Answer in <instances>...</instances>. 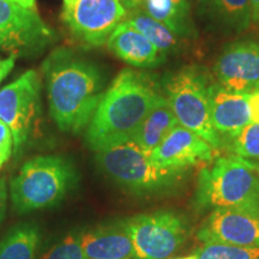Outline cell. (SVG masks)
Instances as JSON below:
<instances>
[{"label":"cell","instance_id":"32","mask_svg":"<svg viewBox=\"0 0 259 259\" xmlns=\"http://www.w3.org/2000/svg\"><path fill=\"white\" fill-rule=\"evenodd\" d=\"M74 2H76V0H64V8H66V6L72 5Z\"/></svg>","mask_w":259,"mask_h":259},{"label":"cell","instance_id":"8","mask_svg":"<svg viewBox=\"0 0 259 259\" xmlns=\"http://www.w3.org/2000/svg\"><path fill=\"white\" fill-rule=\"evenodd\" d=\"M40 79L29 70L0 89V120L11 130L15 150L25 143L37 115Z\"/></svg>","mask_w":259,"mask_h":259},{"label":"cell","instance_id":"10","mask_svg":"<svg viewBox=\"0 0 259 259\" xmlns=\"http://www.w3.org/2000/svg\"><path fill=\"white\" fill-rule=\"evenodd\" d=\"M63 17L74 37L90 46H102L125 21L126 10L121 0H76L64 8Z\"/></svg>","mask_w":259,"mask_h":259},{"label":"cell","instance_id":"33","mask_svg":"<svg viewBox=\"0 0 259 259\" xmlns=\"http://www.w3.org/2000/svg\"><path fill=\"white\" fill-rule=\"evenodd\" d=\"M253 162H254L255 167H257V169H258V171H259V162H255V161H253Z\"/></svg>","mask_w":259,"mask_h":259},{"label":"cell","instance_id":"27","mask_svg":"<svg viewBox=\"0 0 259 259\" xmlns=\"http://www.w3.org/2000/svg\"><path fill=\"white\" fill-rule=\"evenodd\" d=\"M17 56L15 54H11V57L6 58L4 60H0V82L5 78L6 76L10 73V71L14 69L15 60Z\"/></svg>","mask_w":259,"mask_h":259},{"label":"cell","instance_id":"23","mask_svg":"<svg viewBox=\"0 0 259 259\" xmlns=\"http://www.w3.org/2000/svg\"><path fill=\"white\" fill-rule=\"evenodd\" d=\"M233 155L259 162V124L250 122L228 144Z\"/></svg>","mask_w":259,"mask_h":259},{"label":"cell","instance_id":"3","mask_svg":"<svg viewBox=\"0 0 259 259\" xmlns=\"http://www.w3.org/2000/svg\"><path fill=\"white\" fill-rule=\"evenodd\" d=\"M196 202L199 209L240 208L259 212V171L254 162L236 155L218 157L200 170Z\"/></svg>","mask_w":259,"mask_h":259},{"label":"cell","instance_id":"22","mask_svg":"<svg viewBox=\"0 0 259 259\" xmlns=\"http://www.w3.org/2000/svg\"><path fill=\"white\" fill-rule=\"evenodd\" d=\"M199 259H259V245L233 246L225 244H203L197 251Z\"/></svg>","mask_w":259,"mask_h":259},{"label":"cell","instance_id":"14","mask_svg":"<svg viewBox=\"0 0 259 259\" xmlns=\"http://www.w3.org/2000/svg\"><path fill=\"white\" fill-rule=\"evenodd\" d=\"M208 96L212 126L222 147H228L232 139L251 122L248 94L233 92L220 83H210Z\"/></svg>","mask_w":259,"mask_h":259},{"label":"cell","instance_id":"28","mask_svg":"<svg viewBox=\"0 0 259 259\" xmlns=\"http://www.w3.org/2000/svg\"><path fill=\"white\" fill-rule=\"evenodd\" d=\"M6 200H8V189L4 180H0V223L5 216Z\"/></svg>","mask_w":259,"mask_h":259},{"label":"cell","instance_id":"4","mask_svg":"<svg viewBox=\"0 0 259 259\" xmlns=\"http://www.w3.org/2000/svg\"><path fill=\"white\" fill-rule=\"evenodd\" d=\"M74 183V170L65 158L37 156L25 162L11 181L10 196L16 211L30 212L56 205Z\"/></svg>","mask_w":259,"mask_h":259},{"label":"cell","instance_id":"31","mask_svg":"<svg viewBox=\"0 0 259 259\" xmlns=\"http://www.w3.org/2000/svg\"><path fill=\"white\" fill-rule=\"evenodd\" d=\"M176 259H199L198 258V254L193 253V254H189V255H185V257H180V258H176Z\"/></svg>","mask_w":259,"mask_h":259},{"label":"cell","instance_id":"26","mask_svg":"<svg viewBox=\"0 0 259 259\" xmlns=\"http://www.w3.org/2000/svg\"><path fill=\"white\" fill-rule=\"evenodd\" d=\"M248 108H250L251 122L259 124V88L248 93Z\"/></svg>","mask_w":259,"mask_h":259},{"label":"cell","instance_id":"6","mask_svg":"<svg viewBox=\"0 0 259 259\" xmlns=\"http://www.w3.org/2000/svg\"><path fill=\"white\" fill-rule=\"evenodd\" d=\"M96 162L118 185L134 192H154L173 186L184 171L167 169L151 160L150 153L127 142L96 153Z\"/></svg>","mask_w":259,"mask_h":259},{"label":"cell","instance_id":"2","mask_svg":"<svg viewBox=\"0 0 259 259\" xmlns=\"http://www.w3.org/2000/svg\"><path fill=\"white\" fill-rule=\"evenodd\" d=\"M50 112L61 131L78 134L89 125L103 96V74L92 61L58 50L44 64Z\"/></svg>","mask_w":259,"mask_h":259},{"label":"cell","instance_id":"15","mask_svg":"<svg viewBox=\"0 0 259 259\" xmlns=\"http://www.w3.org/2000/svg\"><path fill=\"white\" fill-rule=\"evenodd\" d=\"M106 44L108 50L119 59L141 69L156 67L166 59V56L157 50L153 42L126 21H122L113 30Z\"/></svg>","mask_w":259,"mask_h":259},{"label":"cell","instance_id":"13","mask_svg":"<svg viewBox=\"0 0 259 259\" xmlns=\"http://www.w3.org/2000/svg\"><path fill=\"white\" fill-rule=\"evenodd\" d=\"M211 145L184 126L178 125L164 141L150 153L158 166L173 170H186L189 167L208 163L213 160Z\"/></svg>","mask_w":259,"mask_h":259},{"label":"cell","instance_id":"1","mask_svg":"<svg viewBox=\"0 0 259 259\" xmlns=\"http://www.w3.org/2000/svg\"><path fill=\"white\" fill-rule=\"evenodd\" d=\"M160 96L158 84L150 74L122 70L103 94L89 122L88 147L97 153L131 142Z\"/></svg>","mask_w":259,"mask_h":259},{"label":"cell","instance_id":"5","mask_svg":"<svg viewBox=\"0 0 259 259\" xmlns=\"http://www.w3.org/2000/svg\"><path fill=\"white\" fill-rule=\"evenodd\" d=\"M167 101L180 126L202 137L215 151L222 148L212 126L208 96V79L197 66H185L163 79Z\"/></svg>","mask_w":259,"mask_h":259},{"label":"cell","instance_id":"29","mask_svg":"<svg viewBox=\"0 0 259 259\" xmlns=\"http://www.w3.org/2000/svg\"><path fill=\"white\" fill-rule=\"evenodd\" d=\"M248 2H250L252 14V23L259 27V0H248Z\"/></svg>","mask_w":259,"mask_h":259},{"label":"cell","instance_id":"30","mask_svg":"<svg viewBox=\"0 0 259 259\" xmlns=\"http://www.w3.org/2000/svg\"><path fill=\"white\" fill-rule=\"evenodd\" d=\"M21 6H23L25 9H35V3L36 0H14Z\"/></svg>","mask_w":259,"mask_h":259},{"label":"cell","instance_id":"25","mask_svg":"<svg viewBox=\"0 0 259 259\" xmlns=\"http://www.w3.org/2000/svg\"><path fill=\"white\" fill-rule=\"evenodd\" d=\"M14 147V137L11 130L0 120V168L5 164L12 153Z\"/></svg>","mask_w":259,"mask_h":259},{"label":"cell","instance_id":"18","mask_svg":"<svg viewBox=\"0 0 259 259\" xmlns=\"http://www.w3.org/2000/svg\"><path fill=\"white\" fill-rule=\"evenodd\" d=\"M179 125L173 109L164 96H160L142 122L132 142L147 153H151Z\"/></svg>","mask_w":259,"mask_h":259},{"label":"cell","instance_id":"21","mask_svg":"<svg viewBox=\"0 0 259 259\" xmlns=\"http://www.w3.org/2000/svg\"><path fill=\"white\" fill-rule=\"evenodd\" d=\"M212 11L218 17L236 32H241L252 23L248 0H209Z\"/></svg>","mask_w":259,"mask_h":259},{"label":"cell","instance_id":"7","mask_svg":"<svg viewBox=\"0 0 259 259\" xmlns=\"http://www.w3.org/2000/svg\"><path fill=\"white\" fill-rule=\"evenodd\" d=\"M137 259H169L187 236L184 219L173 211L142 213L125 221Z\"/></svg>","mask_w":259,"mask_h":259},{"label":"cell","instance_id":"16","mask_svg":"<svg viewBox=\"0 0 259 259\" xmlns=\"http://www.w3.org/2000/svg\"><path fill=\"white\" fill-rule=\"evenodd\" d=\"M85 259H134L135 247L125 221L106 225L82 234Z\"/></svg>","mask_w":259,"mask_h":259},{"label":"cell","instance_id":"12","mask_svg":"<svg viewBox=\"0 0 259 259\" xmlns=\"http://www.w3.org/2000/svg\"><path fill=\"white\" fill-rule=\"evenodd\" d=\"M218 83L238 93L259 88V40L232 42L220 54L213 66Z\"/></svg>","mask_w":259,"mask_h":259},{"label":"cell","instance_id":"20","mask_svg":"<svg viewBox=\"0 0 259 259\" xmlns=\"http://www.w3.org/2000/svg\"><path fill=\"white\" fill-rule=\"evenodd\" d=\"M38 242L36 226H16L0 241V259H35Z\"/></svg>","mask_w":259,"mask_h":259},{"label":"cell","instance_id":"9","mask_svg":"<svg viewBox=\"0 0 259 259\" xmlns=\"http://www.w3.org/2000/svg\"><path fill=\"white\" fill-rule=\"evenodd\" d=\"M53 38L51 29L35 9L14 0H0V50L22 54L41 51Z\"/></svg>","mask_w":259,"mask_h":259},{"label":"cell","instance_id":"11","mask_svg":"<svg viewBox=\"0 0 259 259\" xmlns=\"http://www.w3.org/2000/svg\"><path fill=\"white\" fill-rule=\"evenodd\" d=\"M203 244L259 245V212L240 208L213 209L197 233Z\"/></svg>","mask_w":259,"mask_h":259},{"label":"cell","instance_id":"17","mask_svg":"<svg viewBox=\"0 0 259 259\" xmlns=\"http://www.w3.org/2000/svg\"><path fill=\"white\" fill-rule=\"evenodd\" d=\"M126 11L141 10L183 37L192 34L189 0H121Z\"/></svg>","mask_w":259,"mask_h":259},{"label":"cell","instance_id":"19","mask_svg":"<svg viewBox=\"0 0 259 259\" xmlns=\"http://www.w3.org/2000/svg\"><path fill=\"white\" fill-rule=\"evenodd\" d=\"M125 21L153 42L163 56L174 52L179 47V37L176 32L141 10L126 11Z\"/></svg>","mask_w":259,"mask_h":259},{"label":"cell","instance_id":"24","mask_svg":"<svg viewBox=\"0 0 259 259\" xmlns=\"http://www.w3.org/2000/svg\"><path fill=\"white\" fill-rule=\"evenodd\" d=\"M40 259H85L82 248V235H67Z\"/></svg>","mask_w":259,"mask_h":259}]
</instances>
